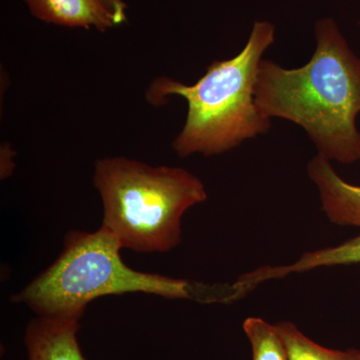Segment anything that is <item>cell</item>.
<instances>
[{
  "label": "cell",
  "instance_id": "6da1fadb",
  "mask_svg": "<svg viewBox=\"0 0 360 360\" xmlns=\"http://www.w3.org/2000/svg\"><path fill=\"white\" fill-rule=\"evenodd\" d=\"M315 37L314 53L302 68L288 70L262 59L255 98L269 117L302 127L317 155L355 162L360 160V58L330 18L316 23Z\"/></svg>",
  "mask_w": 360,
  "mask_h": 360
},
{
  "label": "cell",
  "instance_id": "7a4b0ae2",
  "mask_svg": "<svg viewBox=\"0 0 360 360\" xmlns=\"http://www.w3.org/2000/svg\"><path fill=\"white\" fill-rule=\"evenodd\" d=\"M274 42V26L257 21L243 51L213 61L196 84L167 77L151 84L146 94L151 104L160 105L172 96L186 101V123L172 142L177 155H220L269 131L271 117L257 103L255 87L262 56Z\"/></svg>",
  "mask_w": 360,
  "mask_h": 360
},
{
  "label": "cell",
  "instance_id": "3957f363",
  "mask_svg": "<svg viewBox=\"0 0 360 360\" xmlns=\"http://www.w3.org/2000/svg\"><path fill=\"white\" fill-rule=\"evenodd\" d=\"M122 246L108 229L70 231L58 259L11 302L22 303L37 316L80 321L90 302L103 296L143 292L172 300L225 302L226 290L130 269Z\"/></svg>",
  "mask_w": 360,
  "mask_h": 360
},
{
  "label": "cell",
  "instance_id": "277c9868",
  "mask_svg": "<svg viewBox=\"0 0 360 360\" xmlns=\"http://www.w3.org/2000/svg\"><path fill=\"white\" fill-rule=\"evenodd\" d=\"M92 180L103 200L101 226L137 252L174 250L184 213L207 200L203 182L186 169L122 156L97 160Z\"/></svg>",
  "mask_w": 360,
  "mask_h": 360
},
{
  "label": "cell",
  "instance_id": "5b68a950",
  "mask_svg": "<svg viewBox=\"0 0 360 360\" xmlns=\"http://www.w3.org/2000/svg\"><path fill=\"white\" fill-rule=\"evenodd\" d=\"M307 174L319 191L322 210L333 224L360 227V186L345 181L330 160L317 155L309 161Z\"/></svg>",
  "mask_w": 360,
  "mask_h": 360
},
{
  "label": "cell",
  "instance_id": "8992f818",
  "mask_svg": "<svg viewBox=\"0 0 360 360\" xmlns=\"http://www.w3.org/2000/svg\"><path fill=\"white\" fill-rule=\"evenodd\" d=\"M79 328L75 319H32L25 333L28 360H86L78 342Z\"/></svg>",
  "mask_w": 360,
  "mask_h": 360
},
{
  "label": "cell",
  "instance_id": "52a82bcc",
  "mask_svg": "<svg viewBox=\"0 0 360 360\" xmlns=\"http://www.w3.org/2000/svg\"><path fill=\"white\" fill-rule=\"evenodd\" d=\"M39 20L66 27L105 30L117 25L115 16L101 0H25Z\"/></svg>",
  "mask_w": 360,
  "mask_h": 360
},
{
  "label": "cell",
  "instance_id": "ba28073f",
  "mask_svg": "<svg viewBox=\"0 0 360 360\" xmlns=\"http://www.w3.org/2000/svg\"><path fill=\"white\" fill-rule=\"evenodd\" d=\"M360 264V234L335 248L304 253L297 262L285 266H264L243 276L245 284L253 290L257 284L269 279L281 278L291 274L307 272L323 266Z\"/></svg>",
  "mask_w": 360,
  "mask_h": 360
},
{
  "label": "cell",
  "instance_id": "9c48e42d",
  "mask_svg": "<svg viewBox=\"0 0 360 360\" xmlns=\"http://www.w3.org/2000/svg\"><path fill=\"white\" fill-rule=\"evenodd\" d=\"M276 328L288 350L290 360H360V352L328 349L314 342L291 322H281Z\"/></svg>",
  "mask_w": 360,
  "mask_h": 360
},
{
  "label": "cell",
  "instance_id": "30bf717a",
  "mask_svg": "<svg viewBox=\"0 0 360 360\" xmlns=\"http://www.w3.org/2000/svg\"><path fill=\"white\" fill-rule=\"evenodd\" d=\"M243 329L252 349V360H290L276 326L258 317H248L243 322Z\"/></svg>",
  "mask_w": 360,
  "mask_h": 360
},
{
  "label": "cell",
  "instance_id": "8fae6325",
  "mask_svg": "<svg viewBox=\"0 0 360 360\" xmlns=\"http://www.w3.org/2000/svg\"><path fill=\"white\" fill-rule=\"evenodd\" d=\"M103 6L115 16L117 25L127 21V4L123 0H101Z\"/></svg>",
  "mask_w": 360,
  "mask_h": 360
}]
</instances>
